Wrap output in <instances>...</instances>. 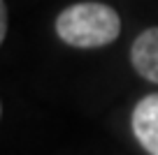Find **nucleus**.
I'll list each match as a JSON object with an SVG mask.
<instances>
[{
	"instance_id": "obj_4",
	"label": "nucleus",
	"mask_w": 158,
	"mask_h": 155,
	"mask_svg": "<svg viewBox=\"0 0 158 155\" xmlns=\"http://www.w3.org/2000/svg\"><path fill=\"white\" fill-rule=\"evenodd\" d=\"M7 35V5L5 0H0V39H5Z\"/></svg>"
},
{
	"instance_id": "obj_2",
	"label": "nucleus",
	"mask_w": 158,
	"mask_h": 155,
	"mask_svg": "<svg viewBox=\"0 0 158 155\" xmlns=\"http://www.w3.org/2000/svg\"><path fill=\"white\" fill-rule=\"evenodd\" d=\"M133 134L149 155H158V93L142 97L135 104Z\"/></svg>"
},
{
	"instance_id": "obj_1",
	"label": "nucleus",
	"mask_w": 158,
	"mask_h": 155,
	"mask_svg": "<svg viewBox=\"0 0 158 155\" xmlns=\"http://www.w3.org/2000/svg\"><path fill=\"white\" fill-rule=\"evenodd\" d=\"M56 33L77 49H98L112 44L121 33V19L109 5L77 2L65 7L56 19Z\"/></svg>"
},
{
	"instance_id": "obj_3",
	"label": "nucleus",
	"mask_w": 158,
	"mask_h": 155,
	"mask_svg": "<svg viewBox=\"0 0 158 155\" xmlns=\"http://www.w3.org/2000/svg\"><path fill=\"white\" fill-rule=\"evenodd\" d=\"M133 67L147 81L158 83V28H149L133 42L130 49Z\"/></svg>"
}]
</instances>
